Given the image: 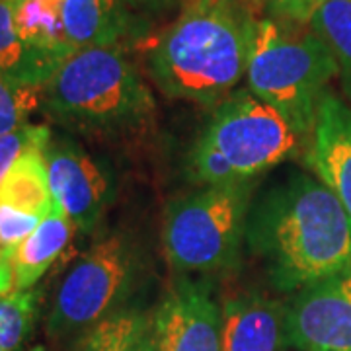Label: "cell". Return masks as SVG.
<instances>
[{
    "instance_id": "6da1fadb",
    "label": "cell",
    "mask_w": 351,
    "mask_h": 351,
    "mask_svg": "<svg viewBox=\"0 0 351 351\" xmlns=\"http://www.w3.org/2000/svg\"><path fill=\"white\" fill-rule=\"evenodd\" d=\"M246 248L281 293L351 267V217L308 174H291L250 205Z\"/></svg>"
},
{
    "instance_id": "7a4b0ae2",
    "label": "cell",
    "mask_w": 351,
    "mask_h": 351,
    "mask_svg": "<svg viewBox=\"0 0 351 351\" xmlns=\"http://www.w3.org/2000/svg\"><path fill=\"white\" fill-rule=\"evenodd\" d=\"M258 18L242 0H195L149 53L164 96L213 106L246 76Z\"/></svg>"
},
{
    "instance_id": "3957f363",
    "label": "cell",
    "mask_w": 351,
    "mask_h": 351,
    "mask_svg": "<svg viewBox=\"0 0 351 351\" xmlns=\"http://www.w3.org/2000/svg\"><path fill=\"white\" fill-rule=\"evenodd\" d=\"M41 101L59 125L101 137L145 131L156 108L123 45L73 53L41 88Z\"/></svg>"
},
{
    "instance_id": "277c9868",
    "label": "cell",
    "mask_w": 351,
    "mask_h": 351,
    "mask_svg": "<svg viewBox=\"0 0 351 351\" xmlns=\"http://www.w3.org/2000/svg\"><path fill=\"white\" fill-rule=\"evenodd\" d=\"M299 137L281 113L250 90L230 94L189 151V176L205 186L252 182L287 160Z\"/></svg>"
},
{
    "instance_id": "5b68a950",
    "label": "cell",
    "mask_w": 351,
    "mask_h": 351,
    "mask_svg": "<svg viewBox=\"0 0 351 351\" xmlns=\"http://www.w3.org/2000/svg\"><path fill=\"white\" fill-rule=\"evenodd\" d=\"M287 22L260 18L250 63L248 90L281 113L299 138H311L320 98L338 76V63L313 29L297 32Z\"/></svg>"
},
{
    "instance_id": "8992f818",
    "label": "cell",
    "mask_w": 351,
    "mask_h": 351,
    "mask_svg": "<svg viewBox=\"0 0 351 351\" xmlns=\"http://www.w3.org/2000/svg\"><path fill=\"white\" fill-rule=\"evenodd\" d=\"M252 182L205 186L176 199L164 221V254L180 274L234 267L246 248Z\"/></svg>"
},
{
    "instance_id": "52a82bcc",
    "label": "cell",
    "mask_w": 351,
    "mask_h": 351,
    "mask_svg": "<svg viewBox=\"0 0 351 351\" xmlns=\"http://www.w3.org/2000/svg\"><path fill=\"white\" fill-rule=\"evenodd\" d=\"M141 260L127 234L96 242L59 283L47 318L53 339L82 336L106 318L121 313L137 283Z\"/></svg>"
},
{
    "instance_id": "ba28073f",
    "label": "cell",
    "mask_w": 351,
    "mask_h": 351,
    "mask_svg": "<svg viewBox=\"0 0 351 351\" xmlns=\"http://www.w3.org/2000/svg\"><path fill=\"white\" fill-rule=\"evenodd\" d=\"M285 330L297 351H351V267L297 291Z\"/></svg>"
},
{
    "instance_id": "9c48e42d",
    "label": "cell",
    "mask_w": 351,
    "mask_h": 351,
    "mask_svg": "<svg viewBox=\"0 0 351 351\" xmlns=\"http://www.w3.org/2000/svg\"><path fill=\"white\" fill-rule=\"evenodd\" d=\"M45 162L55 203L82 232H94L112 203L108 172L76 141L51 135Z\"/></svg>"
},
{
    "instance_id": "30bf717a",
    "label": "cell",
    "mask_w": 351,
    "mask_h": 351,
    "mask_svg": "<svg viewBox=\"0 0 351 351\" xmlns=\"http://www.w3.org/2000/svg\"><path fill=\"white\" fill-rule=\"evenodd\" d=\"M156 351H223V308L207 281L180 279L151 318Z\"/></svg>"
},
{
    "instance_id": "8fae6325",
    "label": "cell",
    "mask_w": 351,
    "mask_h": 351,
    "mask_svg": "<svg viewBox=\"0 0 351 351\" xmlns=\"http://www.w3.org/2000/svg\"><path fill=\"white\" fill-rule=\"evenodd\" d=\"M308 164L351 217V106L328 90L318 104Z\"/></svg>"
},
{
    "instance_id": "7c38bea8",
    "label": "cell",
    "mask_w": 351,
    "mask_h": 351,
    "mask_svg": "<svg viewBox=\"0 0 351 351\" xmlns=\"http://www.w3.org/2000/svg\"><path fill=\"white\" fill-rule=\"evenodd\" d=\"M287 346L285 306L246 293L223 304V351H283Z\"/></svg>"
},
{
    "instance_id": "4fadbf2b",
    "label": "cell",
    "mask_w": 351,
    "mask_h": 351,
    "mask_svg": "<svg viewBox=\"0 0 351 351\" xmlns=\"http://www.w3.org/2000/svg\"><path fill=\"white\" fill-rule=\"evenodd\" d=\"M64 36L78 49L123 45L145 34L143 16L121 0H64Z\"/></svg>"
},
{
    "instance_id": "5bb4252c",
    "label": "cell",
    "mask_w": 351,
    "mask_h": 351,
    "mask_svg": "<svg viewBox=\"0 0 351 351\" xmlns=\"http://www.w3.org/2000/svg\"><path fill=\"white\" fill-rule=\"evenodd\" d=\"M75 223L55 203L38 228L22 240L14 256V287L16 291L34 289L57 258L66 250L75 234Z\"/></svg>"
},
{
    "instance_id": "9a60e30c",
    "label": "cell",
    "mask_w": 351,
    "mask_h": 351,
    "mask_svg": "<svg viewBox=\"0 0 351 351\" xmlns=\"http://www.w3.org/2000/svg\"><path fill=\"white\" fill-rule=\"evenodd\" d=\"M12 4L16 29L29 49L55 66L76 53L64 36V0H12Z\"/></svg>"
},
{
    "instance_id": "2e32d148",
    "label": "cell",
    "mask_w": 351,
    "mask_h": 351,
    "mask_svg": "<svg viewBox=\"0 0 351 351\" xmlns=\"http://www.w3.org/2000/svg\"><path fill=\"white\" fill-rule=\"evenodd\" d=\"M49 143V141H47ZM47 143L34 145L14 162L0 184V203L22 213L45 217L55 205L49 186L45 147Z\"/></svg>"
},
{
    "instance_id": "e0dca14e",
    "label": "cell",
    "mask_w": 351,
    "mask_h": 351,
    "mask_svg": "<svg viewBox=\"0 0 351 351\" xmlns=\"http://www.w3.org/2000/svg\"><path fill=\"white\" fill-rule=\"evenodd\" d=\"M59 66L25 45L14 20L12 0H0V75L22 88H41Z\"/></svg>"
},
{
    "instance_id": "ac0fdd59",
    "label": "cell",
    "mask_w": 351,
    "mask_h": 351,
    "mask_svg": "<svg viewBox=\"0 0 351 351\" xmlns=\"http://www.w3.org/2000/svg\"><path fill=\"white\" fill-rule=\"evenodd\" d=\"M308 25L332 51L343 94L351 101V0H328L314 12Z\"/></svg>"
},
{
    "instance_id": "d6986e66",
    "label": "cell",
    "mask_w": 351,
    "mask_h": 351,
    "mask_svg": "<svg viewBox=\"0 0 351 351\" xmlns=\"http://www.w3.org/2000/svg\"><path fill=\"white\" fill-rule=\"evenodd\" d=\"M39 306L41 289L38 287L0 297V350H24L38 322Z\"/></svg>"
},
{
    "instance_id": "ffe728a7",
    "label": "cell",
    "mask_w": 351,
    "mask_h": 351,
    "mask_svg": "<svg viewBox=\"0 0 351 351\" xmlns=\"http://www.w3.org/2000/svg\"><path fill=\"white\" fill-rule=\"evenodd\" d=\"M141 314L121 311L78 336L73 351H125Z\"/></svg>"
},
{
    "instance_id": "44dd1931",
    "label": "cell",
    "mask_w": 351,
    "mask_h": 351,
    "mask_svg": "<svg viewBox=\"0 0 351 351\" xmlns=\"http://www.w3.org/2000/svg\"><path fill=\"white\" fill-rule=\"evenodd\" d=\"M41 90L12 84L0 75V135L27 123V115L38 108Z\"/></svg>"
},
{
    "instance_id": "7402d4cb",
    "label": "cell",
    "mask_w": 351,
    "mask_h": 351,
    "mask_svg": "<svg viewBox=\"0 0 351 351\" xmlns=\"http://www.w3.org/2000/svg\"><path fill=\"white\" fill-rule=\"evenodd\" d=\"M51 129L45 125H25L14 129L6 135H0V184L14 162L24 154L29 147L47 143L51 138Z\"/></svg>"
},
{
    "instance_id": "603a6c76",
    "label": "cell",
    "mask_w": 351,
    "mask_h": 351,
    "mask_svg": "<svg viewBox=\"0 0 351 351\" xmlns=\"http://www.w3.org/2000/svg\"><path fill=\"white\" fill-rule=\"evenodd\" d=\"M328 0H267V6L277 18L295 24H308L314 12Z\"/></svg>"
},
{
    "instance_id": "cb8c5ba5",
    "label": "cell",
    "mask_w": 351,
    "mask_h": 351,
    "mask_svg": "<svg viewBox=\"0 0 351 351\" xmlns=\"http://www.w3.org/2000/svg\"><path fill=\"white\" fill-rule=\"evenodd\" d=\"M16 246L0 240V297L10 295L16 291L14 287V256Z\"/></svg>"
},
{
    "instance_id": "d4e9b609",
    "label": "cell",
    "mask_w": 351,
    "mask_h": 351,
    "mask_svg": "<svg viewBox=\"0 0 351 351\" xmlns=\"http://www.w3.org/2000/svg\"><path fill=\"white\" fill-rule=\"evenodd\" d=\"M125 351H156L154 350V339H152L151 318H147L143 314L138 316L137 326L131 334Z\"/></svg>"
},
{
    "instance_id": "484cf974",
    "label": "cell",
    "mask_w": 351,
    "mask_h": 351,
    "mask_svg": "<svg viewBox=\"0 0 351 351\" xmlns=\"http://www.w3.org/2000/svg\"><path fill=\"white\" fill-rule=\"evenodd\" d=\"M127 8H131L133 12L137 14H162L166 12L174 0H121Z\"/></svg>"
},
{
    "instance_id": "4316f807",
    "label": "cell",
    "mask_w": 351,
    "mask_h": 351,
    "mask_svg": "<svg viewBox=\"0 0 351 351\" xmlns=\"http://www.w3.org/2000/svg\"><path fill=\"white\" fill-rule=\"evenodd\" d=\"M27 351H47L43 346H38V348H32V350H27Z\"/></svg>"
}]
</instances>
